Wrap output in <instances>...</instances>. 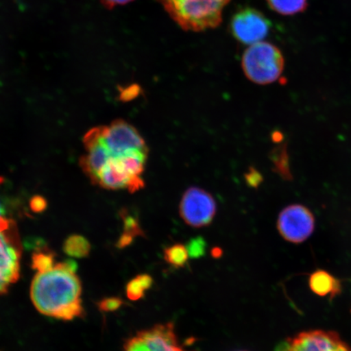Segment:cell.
<instances>
[{"label": "cell", "instance_id": "20", "mask_svg": "<svg viewBox=\"0 0 351 351\" xmlns=\"http://www.w3.org/2000/svg\"><path fill=\"white\" fill-rule=\"evenodd\" d=\"M123 301L118 298H109L101 301L99 304V309L105 313H111L119 309Z\"/></svg>", "mask_w": 351, "mask_h": 351}, {"label": "cell", "instance_id": "19", "mask_svg": "<svg viewBox=\"0 0 351 351\" xmlns=\"http://www.w3.org/2000/svg\"><path fill=\"white\" fill-rule=\"evenodd\" d=\"M106 130L107 126H99L88 132L84 137V144L86 149L100 142Z\"/></svg>", "mask_w": 351, "mask_h": 351}, {"label": "cell", "instance_id": "2", "mask_svg": "<svg viewBox=\"0 0 351 351\" xmlns=\"http://www.w3.org/2000/svg\"><path fill=\"white\" fill-rule=\"evenodd\" d=\"M176 24L186 32H202L221 24L230 0H157Z\"/></svg>", "mask_w": 351, "mask_h": 351}, {"label": "cell", "instance_id": "7", "mask_svg": "<svg viewBox=\"0 0 351 351\" xmlns=\"http://www.w3.org/2000/svg\"><path fill=\"white\" fill-rule=\"evenodd\" d=\"M271 23L260 11L252 8H241L232 16L230 29L234 37L245 45L262 42L269 33Z\"/></svg>", "mask_w": 351, "mask_h": 351}, {"label": "cell", "instance_id": "29", "mask_svg": "<svg viewBox=\"0 0 351 351\" xmlns=\"http://www.w3.org/2000/svg\"><path fill=\"white\" fill-rule=\"evenodd\" d=\"M5 213V210H4V208L1 204H0V217L3 216V214Z\"/></svg>", "mask_w": 351, "mask_h": 351}, {"label": "cell", "instance_id": "11", "mask_svg": "<svg viewBox=\"0 0 351 351\" xmlns=\"http://www.w3.org/2000/svg\"><path fill=\"white\" fill-rule=\"evenodd\" d=\"M98 184L109 190H120V189H128L130 192L134 193L143 188V180L140 178H132L127 174L121 166L113 160L105 166L101 172Z\"/></svg>", "mask_w": 351, "mask_h": 351}, {"label": "cell", "instance_id": "5", "mask_svg": "<svg viewBox=\"0 0 351 351\" xmlns=\"http://www.w3.org/2000/svg\"><path fill=\"white\" fill-rule=\"evenodd\" d=\"M315 219L311 210L301 204L289 205L280 212L278 230L285 240L292 243H304L313 234Z\"/></svg>", "mask_w": 351, "mask_h": 351}, {"label": "cell", "instance_id": "15", "mask_svg": "<svg viewBox=\"0 0 351 351\" xmlns=\"http://www.w3.org/2000/svg\"><path fill=\"white\" fill-rule=\"evenodd\" d=\"M90 244L84 237L72 235L66 239L64 245V252L69 256L85 258L90 252Z\"/></svg>", "mask_w": 351, "mask_h": 351}, {"label": "cell", "instance_id": "6", "mask_svg": "<svg viewBox=\"0 0 351 351\" xmlns=\"http://www.w3.org/2000/svg\"><path fill=\"white\" fill-rule=\"evenodd\" d=\"M276 351H351V348L337 332L311 330L284 341Z\"/></svg>", "mask_w": 351, "mask_h": 351}, {"label": "cell", "instance_id": "24", "mask_svg": "<svg viewBox=\"0 0 351 351\" xmlns=\"http://www.w3.org/2000/svg\"><path fill=\"white\" fill-rule=\"evenodd\" d=\"M245 179L250 186L256 187L261 182V175L256 169H251L250 172L245 175Z\"/></svg>", "mask_w": 351, "mask_h": 351}, {"label": "cell", "instance_id": "3", "mask_svg": "<svg viewBox=\"0 0 351 351\" xmlns=\"http://www.w3.org/2000/svg\"><path fill=\"white\" fill-rule=\"evenodd\" d=\"M285 59L278 47L267 42L252 44L244 51L241 68L245 77L257 85L278 81L284 71Z\"/></svg>", "mask_w": 351, "mask_h": 351}, {"label": "cell", "instance_id": "14", "mask_svg": "<svg viewBox=\"0 0 351 351\" xmlns=\"http://www.w3.org/2000/svg\"><path fill=\"white\" fill-rule=\"evenodd\" d=\"M267 3L271 10L285 16L298 14L307 7V0H267Z\"/></svg>", "mask_w": 351, "mask_h": 351}, {"label": "cell", "instance_id": "28", "mask_svg": "<svg viewBox=\"0 0 351 351\" xmlns=\"http://www.w3.org/2000/svg\"><path fill=\"white\" fill-rule=\"evenodd\" d=\"M133 238L134 237H132L130 234H123L120 239L119 243H118V247H125L126 245H129L132 243V241H133Z\"/></svg>", "mask_w": 351, "mask_h": 351}, {"label": "cell", "instance_id": "9", "mask_svg": "<svg viewBox=\"0 0 351 351\" xmlns=\"http://www.w3.org/2000/svg\"><path fill=\"white\" fill-rule=\"evenodd\" d=\"M13 225L6 232H0V295L7 293L20 276V241Z\"/></svg>", "mask_w": 351, "mask_h": 351}, {"label": "cell", "instance_id": "26", "mask_svg": "<svg viewBox=\"0 0 351 351\" xmlns=\"http://www.w3.org/2000/svg\"><path fill=\"white\" fill-rule=\"evenodd\" d=\"M203 241H195L194 243L191 245V247L188 248L189 253L192 254L193 256H196L197 254H201L203 253Z\"/></svg>", "mask_w": 351, "mask_h": 351}, {"label": "cell", "instance_id": "23", "mask_svg": "<svg viewBox=\"0 0 351 351\" xmlns=\"http://www.w3.org/2000/svg\"><path fill=\"white\" fill-rule=\"evenodd\" d=\"M29 206L34 213H40L46 210L47 204L43 197L36 195L34 196L32 200H30Z\"/></svg>", "mask_w": 351, "mask_h": 351}, {"label": "cell", "instance_id": "17", "mask_svg": "<svg viewBox=\"0 0 351 351\" xmlns=\"http://www.w3.org/2000/svg\"><path fill=\"white\" fill-rule=\"evenodd\" d=\"M190 253L186 245L175 244L165 250L164 258L167 263L175 267H183L186 265Z\"/></svg>", "mask_w": 351, "mask_h": 351}, {"label": "cell", "instance_id": "10", "mask_svg": "<svg viewBox=\"0 0 351 351\" xmlns=\"http://www.w3.org/2000/svg\"><path fill=\"white\" fill-rule=\"evenodd\" d=\"M102 142L112 156L122 154L142 152H148V148L138 131L125 121H113L105 132Z\"/></svg>", "mask_w": 351, "mask_h": 351}, {"label": "cell", "instance_id": "22", "mask_svg": "<svg viewBox=\"0 0 351 351\" xmlns=\"http://www.w3.org/2000/svg\"><path fill=\"white\" fill-rule=\"evenodd\" d=\"M140 91H141V89H140L139 86H130L121 91L120 99L125 101V102H128V101L137 98Z\"/></svg>", "mask_w": 351, "mask_h": 351}, {"label": "cell", "instance_id": "4", "mask_svg": "<svg viewBox=\"0 0 351 351\" xmlns=\"http://www.w3.org/2000/svg\"><path fill=\"white\" fill-rule=\"evenodd\" d=\"M179 212L186 225L193 228L208 226L216 216V200L204 189L191 187L184 193Z\"/></svg>", "mask_w": 351, "mask_h": 351}, {"label": "cell", "instance_id": "1", "mask_svg": "<svg viewBox=\"0 0 351 351\" xmlns=\"http://www.w3.org/2000/svg\"><path fill=\"white\" fill-rule=\"evenodd\" d=\"M75 262L60 263L53 269L34 276L30 295L39 313L70 320L83 314L82 285Z\"/></svg>", "mask_w": 351, "mask_h": 351}, {"label": "cell", "instance_id": "27", "mask_svg": "<svg viewBox=\"0 0 351 351\" xmlns=\"http://www.w3.org/2000/svg\"><path fill=\"white\" fill-rule=\"evenodd\" d=\"M13 221L5 217H0V232H4L10 230L12 226Z\"/></svg>", "mask_w": 351, "mask_h": 351}, {"label": "cell", "instance_id": "25", "mask_svg": "<svg viewBox=\"0 0 351 351\" xmlns=\"http://www.w3.org/2000/svg\"><path fill=\"white\" fill-rule=\"evenodd\" d=\"M134 0H100L103 5L108 8V10H112V8L117 6L125 5L127 3L133 2Z\"/></svg>", "mask_w": 351, "mask_h": 351}, {"label": "cell", "instance_id": "12", "mask_svg": "<svg viewBox=\"0 0 351 351\" xmlns=\"http://www.w3.org/2000/svg\"><path fill=\"white\" fill-rule=\"evenodd\" d=\"M88 154L82 157L80 165L94 183H98L101 172L112 159V154L101 141L87 149Z\"/></svg>", "mask_w": 351, "mask_h": 351}, {"label": "cell", "instance_id": "18", "mask_svg": "<svg viewBox=\"0 0 351 351\" xmlns=\"http://www.w3.org/2000/svg\"><path fill=\"white\" fill-rule=\"evenodd\" d=\"M54 258L52 254L37 252L33 254L32 267L38 273H45L54 267Z\"/></svg>", "mask_w": 351, "mask_h": 351}, {"label": "cell", "instance_id": "13", "mask_svg": "<svg viewBox=\"0 0 351 351\" xmlns=\"http://www.w3.org/2000/svg\"><path fill=\"white\" fill-rule=\"evenodd\" d=\"M311 291L319 296L332 295L339 291V282L333 276L324 271H315L309 279Z\"/></svg>", "mask_w": 351, "mask_h": 351}, {"label": "cell", "instance_id": "8", "mask_svg": "<svg viewBox=\"0 0 351 351\" xmlns=\"http://www.w3.org/2000/svg\"><path fill=\"white\" fill-rule=\"evenodd\" d=\"M125 351H186L179 344L173 324H158L126 342Z\"/></svg>", "mask_w": 351, "mask_h": 351}, {"label": "cell", "instance_id": "21", "mask_svg": "<svg viewBox=\"0 0 351 351\" xmlns=\"http://www.w3.org/2000/svg\"><path fill=\"white\" fill-rule=\"evenodd\" d=\"M124 223L125 234H130L132 237L143 234V231L140 229L138 221L134 217L125 216Z\"/></svg>", "mask_w": 351, "mask_h": 351}, {"label": "cell", "instance_id": "16", "mask_svg": "<svg viewBox=\"0 0 351 351\" xmlns=\"http://www.w3.org/2000/svg\"><path fill=\"white\" fill-rule=\"evenodd\" d=\"M152 284L153 279L151 276L138 275L127 285V296L133 301L141 300L144 297L145 292L152 287Z\"/></svg>", "mask_w": 351, "mask_h": 351}]
</instances>
